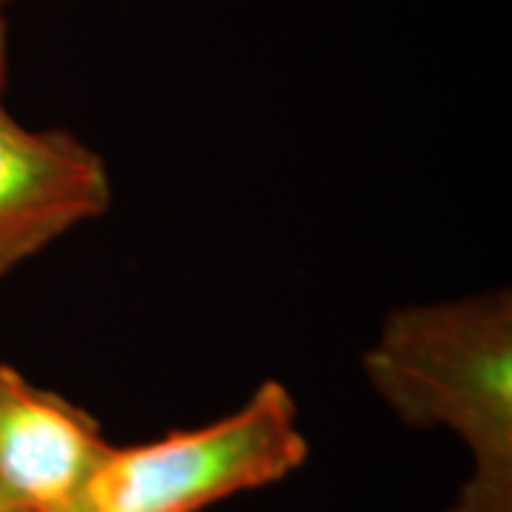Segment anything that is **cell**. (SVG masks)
Here are the masks:
<instances>
[{
  "label": "cell",
  "mask_w": 512,
  "mask_h": 512,
  "mask_svg": "<svg viewBox=\"0 0 512 512\" xmlns=\"http://www.w3.org/2000/svg\"><path fill=\"white\" fill-rule=\"evenodd\" d=\"M370 387L407 427H444L470 473L447 512H512V293H470L384 313L362 356Z\"/></svg>",
  "instance_id": "1"
},
{
  "label": "cell",
  "mask_w": 512,
  "mask_h": 512,
  "mask_svg": "<svg viewBox=\"0 0 512 512\" xmlns=\"http://www.w3.org/2000/svg\"><path fill=\"white\" fill-rule=\"evenodd\" d=\"M308 456L296 399L271 379L211 424L143 444H111L72 512H202L285 481Z\"/></svg>",
  "instance_id": "2"
},
{
  "label": "cell",
  "mask_w": 512,
  "mask_h": 512,
  "mask_svg": "<svg viewBox=\"0 0 512 512\" xmlns=\"http://www.w3.org/2000/svg\"><path fill=\"white\" fill-rule=\"evenodd\" d=\"M111 205L106 163L72 131L20 126L0 97V276Z\"/></svg>",
  "instance_id": "3"
},
{
  "label": "cell",
  "mask_w": 512,
  "mask_h": 512,
  "mask_svg": "<svg viewBox=\"0 0 512 512\" xmlns=\"http://www.w3.org/2000/svg\"><path fill=\"white\" fill-rule=\"evenodd\" d=\"M111 444L92 413L0 365V498L15 512H72Z\"/></svg>",
  "instance_id": "4"
},
{
  "label": "cell",
  "mask_w": 512,
  "mask_h": 512,
  "mask_svg": "<svg viewBox=\"0 0 512 512\" xmlns=\"http://www.w3.org/2000/svg\"><path fill=\"white\" fill-rule=\"evenodd\" d=\"M6 89V26H3V6H0V97Z\"/></svg>",
  "instance_id": "5"
},
{
  "label": "cell",
  "mask_w": 512,
  "mask_h": 512,
  "mask_svg": "<svg viewBox=\"0 0 512 512\" xmlns=\"http://www.w3.org/2000/svg\"><path fill=\"white\" fill-rule=\"evenodd\" d=\"M0 512H15V510H9V507L3 504V498H0Z\"/></svg>",
  "instance_id": "6"
},
{
  "label": "cell",
  "mask_w": 512,
  "mask_h": 512,
  "mask_svg": "<svg viewBox=\"0 0 512 512\" xmlns=\"http://www.w3.org/2000/svg\"><path fill=\"white\" fill-rule=\"evenodd\" d=\"M6 3H12V0H0V6H6Z\"/></svg>",
  "instance_id": "7"
}]
</instances>
